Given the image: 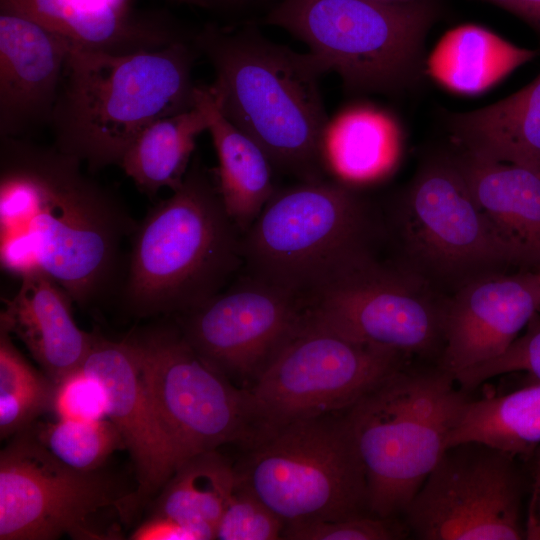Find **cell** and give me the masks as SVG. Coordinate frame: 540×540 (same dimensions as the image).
<instances>
[{
    "mask_svg": "<svg viewBox=\"0 0 540 540\" xmlns=\"http://www.w3.org/2000/svg\"><path fill=\"white\" fill-rule=\"evenodd\" d=\"M138 222L116 193L54 145L0 139V264L40 272L81 308L116 298Z\"/></svg>",
    "mask_w": 540,
    "mask_h": 540,
    "instance_id": "obj_1",
    "label": "cell"
},
{
    "mask_svg": "<svg viewBox=\"0 0 540 540\" xmlns=\"http://www.w3.org/2000/svg\"><path fill=\"white\" fill-rule=\"evenodd\" d=\"M211 63L223 115L253 139L273 167L301 182L324 179L328 120L312 54L264 38L257 29L206 24L192 37Z\"/></svg>",
    "mask_w": 540,
    "mask_h": 540,
    "instance_id": "obj_2",
    "label": "cell"
},
{
    "mask_svg": "<svg viewBox=\"0 0 540 540\" xmlns=\"http://www.w3.org/2000/svg\"><path fill=\"white\" fill-rule=\"evenodd\" d=\"M197 54L192 38L130 54L73 45L49 122L53 145L90 171L119 166L148 125L195 106Z\"/></svg>",
    "mask_w": 540,
    "mask_h": 540,
    "instance_id": "obj_3",
    "label": "cell"
},
{
    "mask_svg": "<svg viewBox=\"0 0 540 540\" xmlns=\"http://www.w3.org/2000/svg\"><path fill=\"white\" fill-rule=\"evenodd\" d=\"M215 178L193 159L182 184L138 222L117 295L139 318L181 315L219 293L242 259Z\"/></svg>",
    "mask_w": 540,
    "mask_h": 540,
    "instance_id": "obj_4",
    "label": "cell"
},
{
    "mask_svg": "<svg viewBox=\"0 0 540 540\" xmlns=\"http://www.w3.org/2000/svg\"><path fill=\"white\" fill-rule=\"evenodd\" d=\"M369 206L343 182L275 191L241 238L250 275L307 303L374 259Z\"/></svg>",
    "mask_w": 540,
    "mask_h": 540,
    "instance_id": "obj_5",
    "label": "cell"
},
{
    "mask_svg": "<svg viewBox=\"0 0 540 540\" xmlns=\"http://www.w3.org/2000/svg\"><path fill=\"white\" fill-rule=\"evenodd\" d=\"M455 383L440 367H400L346 409L374 516L404 513L447 449L468 399Z\"/></svg>",
    "mask_w": 540,
    "mask_h": 540,
    "instance_id": "obj_6",
    "label": "cell"
},
{
    "mask_svg": "<svg viewBox=\"0 0 540 540\" xmlns=\"http://www.w3.org/2000/svg\"><path fill=\"white\" fill-rule=\"evenodd\" d=\"M438 14L435 0H282L264 23L303 41L348 90L392 93L425 72L424 41Z\"/></svg>",
    "mask_w": 540,
    "mask_h": 540,
    "instance_id": "obj_7",
    "label": "cell"
},
{
    "mask_svg": "<svg viewBox=\"0 0 540 540\" xmlns=\"http://www.w3.org/2000/svg\"><path fill=\"white\" fill-rule=\"evenodd\" d=\"M237 475L285 526L369 509L365 472L344 418L314 417L266 434Z\"/></svg>",
    "mask_w": 540,
    "mask_h": 540,
    "instance_id": "obj_8",
    "label": "cell"
},
{
    "mask_svg": "<svg viewBox=\"0 0 540 540\" xmlns=\"http://www.w3.org/2000/svg\"><path fill=\"white\" fill-rule=\"evenodd\" d=\"M401 263L444 292L517 261L473 199L451 153L427 158L401 196ZM445 293V292H444Z\"/></svg>",
    "mask_w": 540,
    "mask_h": 540,
    "instance_id": "obj_9",
    "label": "cell"
},
{
    "mask_svg": "<svg viewBox=\"0 0 540 540\" xmlns=\"http://www.w3.org/2000/svg\"><path fill=\"white\" fill-rule=\"evenodd\" d=\"M128 337L174 470L195 454L247 439L253 425L260 429L250 392L229 384L180 329L155 326Z\"/></svg>",
    "mask_w": 540,
    "mask_h": 540,
    "instance_id": "obj_10",
    "label": "cell"
},
{
    "mask_svg": "<svg viewBox=\"0 0 540 540\" xmlns=\"http://www.w3.org/2000/svg\"><path fill=\"white\" fill-rule=\"evenodd\" d=\"M404 358L351 340L304 313L249 391L262 435L349 408L402 367Z\"/></svg>",
    "mask_w": 540,
    "mask_h": 540,
    "instance_id": "obj_11",
    "label": "cell"
},
{
    "mask_svg": "<svg viewBox=\"0 0 540 540\" xmlns=\"http://www.w3.org/2000/svg\"><path fill=\"white\" fill-rule=\"evenodd\" d=\"M527 494L517 457L468 441L445 450L404 514L423 540H521Z\"/></svg>",
    "mask_w": 540,
    "mask_h": 540,
    "instance_id": "obj_12",
    "label": "cell"
},
{
    "mask_svg": "<svg viewBox=\"0 0 540 540\" xmlns=\"http://www.w3.org/2000/svg\"><path fill=\"white\" fill-rule=\"evenodd\" d=\"M449 295L403 264L376 258L306 303L312 320L356 342L407 356L443 348Z\"/></svg>",
    "mask_w": 540,
    "mask_h": 540,
    "instance_id": "obj_13",
    "label": "cell"
},
{
    "mask_svg": "<svg viewBox=\"0 0 540 540\" xmlns=\"http://www.w3.org/2000/svg\"><path fill=\"white\" fill-rule=\"evenodd\" d=\"M110 505L132 506V496L118 497L99 470L64 464L29 428L1 450V540L106 539L90 520Z\"/></svg>",
    "mask_w": 540,
    "mask_h": 540,
    "instance_id": "obj_14",
    "label": "cell"
},
{
    "mask_svg": "<svg viewBox=\"0 0 540 540\" xmlns=\"http://www.w3.org/2000/svg\"><path fill=\"white\" fill-rule=\"evenodd\" d=\"M305 308L294 294L250 275L178 315L179 329L218 370L257 376L301 322Z\"/></svg>",
    "mask_w": 540,
    "mask_h": 540,
    "instance_id": "obj_15",
    "label": "cell"
},
{
    "mask_svg": "<svg viewBox=\"0 0 540 540\" xmlns=\"http://www.w3.org/2000/svg\"><path fill=\"white\" fill-rule=\"evenodd\" d=\"M540 312V271L483 276L449 295L439 367L454 376L493 359Z\"/></svg>",
    "mask_w": 540,
    "mask_h": 540,
    "instance_id": "obj_16",
    "label": "cell"
},
{
    "mask_svg": "<svg viewBox=\"0 0 540 540\" xmlns=\"http://www.w3.org/2000/svg\"><path fill=\"white\" fill-rule=\"evenodd\" d=\"M72 46L29 19L0 12V137L49 124Z\"/></svg>",
    "mask_w": 540,
    "mask_h": 540,
    "instance_id": "obj_17",
    "label": "cell"
},
{
    "mask_svg": "<svg viewBox=\"0 0 540 540\" xmlns=\"http://www.w3.org/2000/svg\"><path fill=\"white\" fill-rule=\"evenodd\" d=\"M0 12L29 19L74 46L112 54L157 50L191 38L163 13L131 0H0Z\"/></svg>",
    "mask_w": 540,
    "mask_h": 540,
    "instance_id": "obj_18",
    "label": "cell"
},
{
    "mask_svg": "<svg viewBox=\"0 0 540 540\" xmlns=\"http://www.w3.org/2000/svg\"><path fill=\"white\" fill-rule=\"evenodd\" d=\"M80 367L104 386L107 418L119 430L134 462L139 485L133 497L139 504L163 486L174 465L150 408L134 346L129 337L113 341L94 334Z\"/></svg>",
    "mask_w": 540,
    "mask_h": 540,
    "instance_id": "obj_19",
    "label": "cell"
},
{
    "mask_svg": "<svg viewBox=\"0 0 540 540\" xmlns=\"http://www.w3.org/2000/svg\"><path fill=\"white\" fill-rule=\"evenodd\" d=\"M19 278L17 292L4 300L0 328L21 340L56 384L82 365L94 334L78 327L72 298L48 275L33 272Z\"/></svg>",
    "mask_w": 540,
    "mask_h": 540,
    "instance_id": "obj_20",
    "label": "cell"
},
{
    "mask_svg": "<svg viewBox=\"0 0 540 540\" xmlns=\"http://www.w3.org/2000/svg\"><path fill=\"white\" fill-rule=\"evenodd\" d=\"M451 156L467 187L522 270L540 271V174L478 156Z\"/></svg>",
    "mask_w": 540,
    "mask_h": 540,
    "instance_id": "obj_21",
    "label": "cell"
},
{
    "mask_svg": "<svg viewBox=\"0 0 540 540\" xmlns=\"http://www.w3.org/2000/svg\"><path fill=\"white\" fill-rule=\"evenodd\" d=\"M447 126L460 148L540 174V74L493 104L450 115Z\"/></svg>",
    "mask_w": 540,
    "mask_h": 540,
    "instance_id": "obj_22",
    "label": "cell"
},
{
    "mask_svg": "<svg viewBox=\"0 0 540 540\" xmlns=\"http://www.w3.org/2000/svg\"><path fill=\"white\" fill-rule=\"evenodd\" d=\"M208 132L217 154L215 181L223 206L246 232L275 193L273 165L260 146L221 112L211 85H205Z\"/></svg>",
    "mask_w": 540,
    "mask_h": 540,
    "instance_id": "obj_23",
    "label": "cell"
},
{
    "mask_svg": "<svg viewBox=\"0 0 540 540\" xmlns=\"http://www.w3.org/2000/svg\"><path fill=\"white\" fill-rule=\"evenodd\" d=\"M539 52L519 47L485 27L465 24L443 35L425 61V72L452 92L476 95Z\"/></svg>",
    "mask_w": 540,
    "mask_h": 540,
    "instance_id": "obj_24",
    "label": "cell"
},
{
    "mask_svg": "<svg viewBox=\"0 0 540 540\" xmlns=\"http://www.w3.org/2000/svg\"><path fill=\"white\" fill-rule=\"evenodd\" d=\"M208 126L205 85H198L195 106L148 125L128 147L119 166L150 197L164 187L174 191L191 165L197 137Z\"/></svg>",
    "mask_w": 540,
    "mask_h": 540,
    "instance_id": "obj_25",
    "label": "cell"
},
{
    "mask_svg": "<svg viewBox=\"0 0 540 540\" xmlns=\"http://www.w3.org/2000/svg\"><path fill=\"white\" fill-rule=\"evenodd\" d=\"M237 483V471L216 450L195 454L179 464L163 484L152 514L190 527L201 540L215 539Z\"/></svg>",
    "mask_w": 540,
    "mask_h": 540,
    "instance_id": "obj_26",
    "label": "cell"
},
{
    "mask_svg": "<svg viewBox=\"0 0 540 540\" xmlns=\"http://www.w3.org/2000/svg\"><path fill=\"white\" fill-rule=\"evenodd\" d=\"M530 381L504 395L467 399L450 432L448 447L476 441L528 458L540 446V381Z\"/></svg>",
    "mask_w": 540,
    "mask_h": 540,
    "instance_id": "obj_27",
    "label": "cell"
},
{
    "mask_svg": "<svg viewBox=\"0 0 540 540\" xmlns=\"http://www.w3.org/2000/svg\"><path fill=\"white\" fill-rule=\"evenodd\" d=\"M399 140L398 125L388 114L373 107H356L328 125L325 164L343 180L371 181L394 164Z\"/></svg>",
    "mask_w": 540,
    "mask_h": 540,
    "instance_id": "obj_28",
    "label": "cell"
},
{
    "mask_svg": "<svg viewBox=\"0 0 540 540\" xmlns=\"http://www.w3.org/2000/svg\"><path fill=\"white\" fill-rule=\"evenodd\" d=\"M55 384L36 370L0 328V435L14 436L51 410Z\"/></svg>",
    "mask_w": 540,
    "mask_h": 540,
    "instance_id": "obj_29",
    "label": "cell"
},
{
    "mask_svg": "<svg viewBox=\"0 0 540 540\" xmlns=\"http://www.w3.org/2000/svg\"><path fill=\"white\" fill-rule=\"evenodd\" d=\"M29 429L58 460L77 470H99L118 448L123 438L110 419L33 423Z\"/></svg>",
    "mask_w": 540,
    "mask_h": 540,
    "instance_id": "obj_30",
    "label": "cell"
},
{
    "mask_svg": "<svg viewBox=\"0 0 540 540\" xmlns=\"http://www.w3.org/2000/svg\"><path fill=\"white\" fill-rule=\"evenodd\" d=\"M283 521L238 481L220 517L215 539L274 540L282 536Z\"/></svg>",
    "mask_w": 540,
    "mask_h": 540,
    "instance_id": "obj_31",
    "label": "cell"
},
{
    "mask_svg": "<svg viewBox=\"0 0 540 540\" xmlns=\"http://www.w3.org/2000/svg\"><path fill=\"white\" fill-rule=\"evenodd\" d=\"M514 372L526 373L530 380L540 381V312L531 318L505 352L459 372L454 379L469 390L491 378Z\"/></svg>",
    "mask_w": 540,
    "mask_h": 540,
    "instance_id": "obj_32",
    "label": "cell"
},
{
    "mask_svg": "<svg viewBox=\"0 0 540 540\" xmlns=\"http://www.w3.org/2000/svg\"><path fill=\"white\" fill-rule=\"evenodd\" d=\"M51 411L57 419H105L107 395L104 386L97 377L79 367L55 384Z\"/></svg>",
    "mask_w": 540,
    "mask_h": 540,
    "instance_id": "obj_33",
    "label": "cell"
},
{
    "mask_svg": "<svg viewBox=\"0 0 540 540\" xmlns=\"http://www.w3.org/2000/svg\"><path fill=\"white\" fill-rule=\"evenodd\" d=\"M390 518L359 515L344 519L285 526L282 536L292 540H388L405 535Z\"/></svg>",
    "mask_w": 540,
    "mask_h": 540,
    "instance_id": "obj_34",
    "label": "cell"
},
{
    "mask_svg": "<svg viewBox=\"0 0 540 540\" xmlns=\"http://www.w3.org/2000/svg\"><path fill=\"white\" fill-rule=\"evenodd\" d=\"M133 540H201L190 527L166 516L151 514L130 535Z\"/></svg>",
    "mask_w": 540,
    "mask_h": 540,
    "instance_id": "obj_35",
    "label": "cell"
},
{
    "mask_svg": "<svg viewBox=\"0 0 540 540\" xmlns=\"http://www.w3.org/2000/svg\"><path fill=\"white\" fill-rule=\"evenodd\" d=\"M525 461L529 464L525 534L528 540H540V446Z\"/></svg>",
    "mask_w": 540,
    "mask_h": 540,
    "instance_id": "obj_36",
    "label": "cell"
},
{
    "mask_svg": "<svg viewBox=\"0 0 540 540\" xmlns=\"http://www.w3.org/2000/svg\"><path fill=\"white\" fill-rule=\"evenodd\" d=\"M523 20L540 36V0H483Z\"/></svg>",
    "mask_w": 540,
    "mask_h": 540,
    "instance_id": "obj_37",
    "label": "cell"
},
{
    "mask_svg": "<svg viewBox=\"0 0 540 540\" xmlns=\"http://www.w3.org/2000/svg\"><path fill=\"white\" fill-rule=\"evenodd\" d=\"M175 1L185 3V4H189V5L200 6V7H204V8H210L211 7L210 0H175Z\"/></svg>",
    "mask_w": 540,
    "mask_h": 540,
    "instance_id": "obj_38",
    "label": "cell"
},
{
    "mask_svg": "<svg viewBox=\"0 0 540 540\" xmlns=\"http://www.w3.org/2000/svg\"><path fill=\"white\" fill-rule=\"evenodd\" d=\"M245 0H210L211 7L221 5H235L244 2Z\"/></svg>",
    "mask_w": 540,
    "mask_h": 540,
    "instance_id": "obj_39",
    "label": "cell"
},
{
    "mask_svg": "<svg viewBox=\"0 0 540 540\" xmlns=\"http://www.w3.org/2000/svg\"><path fill=\"white\" fill-rule=\"evenodd\" d=\"M373 1L384 2V3H407V2H412L415 0H373Z\"/></svg>",
    "mask_w": 540,
    "mask_h": 540,
    "instance_id": "obj_40",
    "label": "cell"
}]
</instances>
